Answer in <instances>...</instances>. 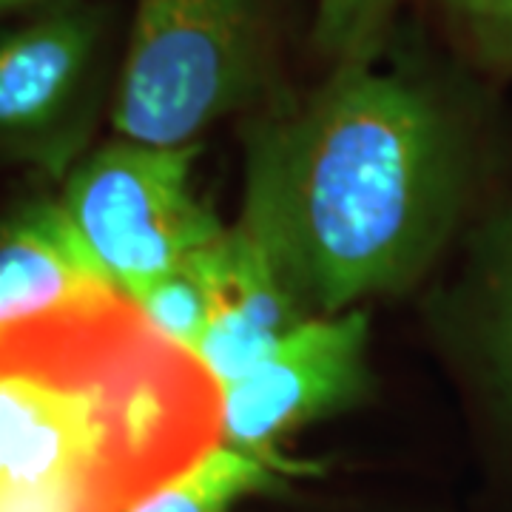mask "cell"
Here are the masks:
<instances>
[{
	"mask_svg": "<svg viewBox=\"0 0 512 512\" xmlns=\"http://www.w3.org/2000/svg\"><path fill=\"white\" fill-rule=\"evenodd\" d=\"M447 52L481 80H512V0H430Z\"/></svg>",
	"mask_w": 512,
	"mask_h": 512,
	"instance_id": "obj_11",
	"label": "cell"
},
{
	"mask_svg": "<svg viewBox=\"0 0 512 512\" xmlns=\"http://www.w3.org/2000/svg\"><path fill=\"white\" fill-rule=\"evenodd\" d=\"M291 92L285 0H137L111 126L140 143L194 146Z\"/></svg>",
	"mask_w": 512,
	"mask_h": 512,
	"instance_id": "obj_3",
	"label": "cell"
},
{
	"mask_svg": "<svg viewBox=\"0 0 512 512\" xmlns=\"http://www.w3.org/2000/svg\"><path fill=\"white\" fill-rule=\"evenodd\" d=\"M202 143L114 137L74 165L60 205L100 271L126 296L217 245L228 225L194 191Z\"/></svg>",
	"mask_w": 512,
	"mask_h": 512,
	"instance_id": "obj_4",
	"label": "cell"
},
{
	"mask_svg": "<svg viewBox=\"0 0 512 512\" xmlns=\"http://www.w3.org/2000/svg\"><path fill=\"white\" fill-rule=\"evenodd\" d=\"M220 444V382L126 293L0 322V512H134Z\"/></svg>",
	"mask_w": 512,
	"mask_h": 512,
	"instance_id": "obj_2",
	"label": "cell"
},
{
	"mask_svg": "<svg viewBox=\"0 0 512 512\" xmlns=\"http://www.w3.org/2000/svg\"><path fill=\"white\" fill-rule=\"evenodd\" d=\"M57 3H66V0H0V20L15 18V15H35Z\"/></svg>",
	"mask_w": 512,
	"mask_h": 512,
	"instance_id": "obj_14",
	"label": "cell"
},
{
	"mask_svg": "<svg viewBox=\"0 0 512 512\" xmlns=\"http://www.w3.org/2000/svg\"><path fill=\"white\" fill-rule=\"evenodd\" d=\"M242 228L305 319L424 285L481 211V77L399 29L376 60L330 66L239 120Z\"/></svg>",
	"mask_w": 512,
	"mask_h": 512,
	"instance_id": "obj_1",
	"label": "cell"
},
{
	"mask_svg": "<svg viewBox=\"0 0 512 512\" xmlns=\"http://www.w3.org/2000/svg\"><path fill=\"white\" fill-rule=\"evenodd\" d=\"M285 473L220 444L194 470L146 498L134 512H237L248 498L274 493Z\"/></svg>",
	"mask_w": 512,
	"mask_h": 512,
	"instance_id": "obj_10",
	"label": "cell"
},
{
	"mask_svg": "<svg viewBox=\"0 0 512 512\" xmlns=\"http://www.w3.org/2000/svg\"><path fill=\"white\" fill-rule=\"evenodd\" d=\"M208 251L188 259L185 265L168 271V274L157 276L134 296H128L168 339H174L177 345H183L191 353H197V345H200L211 311H214Z\"/></svg>",
	"mask_w": 512,
	"mask_h": 512,
	"instance_id": "obj_13",
	"label": "cell"
},
{
	"mask_svg": "<svg viewBox=\"0 0 512 512\" xmlns=\"http://www.w3.org/2000/svg\"><path fill=\"white\" fill-rule=\"evenodd\" d=\"M410 0H316L313 52L325 66L376 60L402 29Z\"/></svg>",
	"mask_w": 512,
	"mask_h": 512,
	"instance_id": "obj_12",
	"label": "cell"
},
{
	"mask_svg": "<svg viewBox=\"0 0 512 512\" xmlns=\"http://www.w3.org/2000/svg\"><path fill=\"white\" fill-rule=\"evenodd\" d=\"M214 311L197 345V359L225 384L254 370L305 316L279 282L268 256L237 225L208 251Z\"/></svg>",
	"mask_w": 512,
	"mask_h": 512,
	"instance_id": "obj_7",
	"label": "cell"
},
{
	"mask_svg": "<svg viewBox=\"0 0 512 512\" xmlns=\"http://www.w3.org/2000/svg\"><path fill=\"white\" fill-rule=\"evenodd\" d=\"M464 265L444 322L512 430V200L481 214L461 242Z\"/></svg>",
	"mask_w": 512,
	"mask_h": 512,
	"instance_id": "obj_8",
	"label": "cell"
},
{
	"mask_svg": "<svg viewBox=\"0 0 512 512\" xmlns=\"http://www.w3.org/2000/svg\"><path fill=\"white\" fill-rule=\"evenodd\" d=\"M106 37L100 6L66 0L0 32V131L52 126L86 86Z\"/></svg>",
	"mask_w": 512,
	"mask_h": 512,
	"instance_id": "obj_6",
	"label": "cell"
},
{
	"mask_svg": "<svg viewBox=\"0 0 512 512\" xmlns=\"http://www.w3.org/2000/svg\"><path fill=\"white\" fill-rule=\"evenodd\" d=\"M370 390V311L313 316L254 370L222 387V444L293 476L285 441L313 421L362 402Z\"/></svg>",
	"mask_w": 512,
	"mask_h": 512,
	"instance_id": "obj_5",
	"label": "cell"
},
{
	"mask_svg": "<svg viewBox=\"0 0 512 512\" xmlns=\"http://www.w3.org/2000/svg\"><path fill=\"white\" fill-rule=\"evenodd\" d=\"M117 291L74 231L60 197L29 200L0 220V322H23Z\"/></svg>",
	"mask_w": 512,
	"mask_h": 512,
	"instance_id": "obj_9",
	"label": "cell"
}]
</instances>
